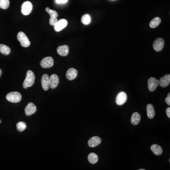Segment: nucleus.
Returning a JSON list of instances; mask_svg holds the SVG:
<instances>
[{
    "label": "nucleus",
    "instance_id": "f257e3e1",
    "mask_svg": "<svg viewBox=\"0 0 170 170\" xmlns=\"http://www.w3.org/2000/svg\"><path fill=\"white\" fill-rule=\"evenodd\" d=\"M35 80V76L34 72L31 70H29L27 71L26 77L24 81L23 86L25 89H27L28 87H31L34 85Z\"/></svg>",
    "mask_w": 170,
    "mask_h": 170
},
{
    "label": "nucleus",
    "instance_id": "aec40b11",
    "mask_svg": "<svg viewBox=\"0 0 170 170\" xmlns=\"http://www.w3.org/2000/svg\"><path fill=\"white\" fill-rule=\"evenodd\" d=\"M161 22V19L159 17H155L151 20L149 24V26L150 28L154 29L158 27Z\"/></svg>",
    "mask_w": 170,
    "mask_h": 170
},
{
    "label": "nucleus",
    "instance_id": "bb28decb",
    "mask_svg": "<svg viewBox=\"0 0 170 170\" xmlns=\"http://www.w3.org/2000/svg\"><path fill=\"white\" fill-rule=\"evenodd\" d=\"M58 21L57 18H53V17H50V20H49V23L51 25L54 26L57 21Z\"/></svg>",
    "mask_w": 170,
    "mask_h": 170
},
{
    "label": "nucleus",
    "instance_id": "f3484780",
    "mask_svg": "<svg viewBox=\"0 0 170 170\" xmlns=\"http://www.w3.org/2000/svg\"><path fill=\"white\" fill-rule=\"evenodd\" d=\"M147 114L148 117L149 119H152L154 118L155 115V113L154 108L152 104H148L147 106Z\"/></svg>",
    "mask_w": 170,
    "mask_h": 170
},
{
    "label": "nucleus",
    "instance_id": "0eeeda50",
    "mask_svg": "<svg viewBox=\"0 0 170 170\" xmlns=\"http://www.w3.org/2000/svg\"><path fill=\"white\" fill-rule=\"evenodd\" d=\"M127 100V96L124 92H121L116 97V103L118 105H122L125 103Z\"/></svg>",
    "mask_w": 170,
    "mask_h": 170
},
{
    "label": "nucleus",
    "instance_id": "5701e85b",
    "mask_svg": "<svg viewBox=\"0 0 170 170\" xmlns=\"http://www.w3.org/2000/svg\"><path fill=\"white\" fill-rule=\"evenodd\" d=\"M91 19L90 16L87 14L83 15L81 18V22L83 24L85 25L89 24L91 22Z\"/></svg>",
    "mask_w": 170,
    "mask_h": 170
},
{
    "label": "nucleus",
    "instance_id": "b1692460",
    "mask_svg": "<svg viewBox=\"0 0 170 170\" xmlns=\"http://www.w3.org/2000/svg\"><path fill=\"white\" fill-rule=\"evenodd\" d=\"M10 6L9 0H0V8L4 10L7 9Z\"/></svg>",
    "mask_w": 170,
    "mask_h": 170
},
{
    "label": "nucleus",
    "instance_id": "4468645a",
    "mask_svg": "<svg viewBox=\"0 0 170 170\" xmlns=\"http://www.w3.org/2000/svg\"><path fill=\"white\" fill-rule=\"evenodd\" d=\"M57 52L62 56H66L69 54V47L67 45L59 46L57 49Z\"/></svg>",
    "mask_w": 170,
    "mask_h": 170
},
{
    "label": "nucleus",
    "instance_id": "393cba45",
    "mask_svg": "<svg viewBox=\"0 0 170 170\" xmlns=\"http://www.w3.org/2000/svg\"><path fill=\"white\" fill-rule=\"evenodd\" d=\"M17 128L18 131L20 132L23 131L27 128V125L23 121H20L17 123Z\"/></svg>",
    "mask_w": 170,
    "mask_h": 170
},
{
    "label": "nucleus",
    "instance_id": "6e6552de",
    "mask_svg": "<svg viewBox=\"0 0 170 170\" xmlns=\"http://www.w3.org/2000/svg\"><path fill=\"white\" fill-rule=\"evenodd\" d=\"M164 45L165 41L163 38H157L154 42L153 48L156 52H160L164 48Z\"/></svg>",
    "mask_w": 170,
    "mask_h": 170
},
{
    "label": "nucleus",
    "instance_id": "20e7f679",
    "mask_svg": "<svg viewBox=\"0 0 170 170\" xmlns=\"http://www.w3.org/2000/svg\"><path fill=\"white\" fill-rule=\"evenodd\" d=\"M33 5L32 3L29 1H26L23 3L21 6V12L24 15L27 16L29 15L32 12Z\"/></svg>",
    "mask_w": 170,
    "mask_h": 170
},
{
    "label": "nucleus",
    "instance_id": "2eb2a0df",
    "mask_svg": "<svg viewBox=\"0 0 170 170\" xmlns=\"http://www.w3.org/2000/svg\"><path fill=\"white\" fill-rule=\"evenodd\" d=\"M159 85L163 87H166L168 86L170 82V75L167 74L164 76L160 79Z\"/></svg>",
    "mask_w": 170,
    "mask_h": 170
},
{
    "label": "nucleus",
    "instance_id": "c85d7f7f",
    "mask_svg": "<svg viewBox=\"0 0 170 170\" xmlns=\"http://www.w3.org/2000/svg\"><path fill=\"white\" fill-rule=\"evenodd\" d=\"M68 0H55V2L58 4L61 3H65L68 2Z\"/></svg>",
    "mask_w": 170,
    "mask_h": 170
},
{
    "label": "nucleus",
    "instance_id": "a211bd4d",
    "mask_svg": "<svg viewBox=\"0 0 170 170\" xmlns=\"http://www.w3.org/2000/svg\"><path fill=\"white\" fill-rule=\"evenodd\" d=\"M140 119H141L140 115L137 112H135L132 115L131 118V122L132 124L136 125L139 123Z\"/></svg>",
    "mask_w": 170,
    "mask_h": 170
},
{
    "label": "nucleus",
    "instance_id": "f03ea898",
    "mask_svg": "<svg viewBox=\"0 0 170 170\" xmlns=\"http://www.w3.org/2000/svg\"><path fill=\"white\" fill-rule=\"evenodd\" d=\"M6 99L9 102L17 103L21 101L22 96L18 92H12L8 93L6 96Z\"/></svg>",
    "mask_w": 170,
    "mask_h": 170
},
{
    "label": "nucleus",
    "instance_id": "4be33fe9",
    "mask_svg": "<svg viewBox=\"0 0 170 170\" xmlns=\"http://www.w3.org/2000/svg\"><path fill=\"white\" fill-rule=\"evenodd\" d=\"M98 156L95 153H92L88 155V160L91 164H95L97 162Z\"/></svg>",
    "mask_w": 170,
    "mask_h": 170
},
{
    "label": "nucleus",
    "instance_id": "c756f323",
    "mask_svg": "<svg viewBox=\"0 0 170 170\" xmlns=\"http://www.w3.org/2000/svg\"><path fill=\"white\" fill-rule=\"evenodd\" d=\"M166 114H167V117L169 118H170V108L168 107L166 109Z\"/></svg>",
    "mask_w": 170,
    "mask_h": 170
},
{
    "label": "nucleus",
    "instance_id": "ddd939ff",
    "mask_svg": "<svg viewBox=\"0 0 170 170\" xmlns=\"http://www.w3.org/2000/svg\"><path fill=\"white\" fill-rule=\"evenodd\" d=\"M77 76H78V71L74 68H70L66 72V78L69 80H74Z\"/></svg>",
    "mask_w": 170,
    "mask_h": 170
},
{
    "label": "nucleus",
    "instance_id": "9d476101",
    "mask_svg": "<svg viewBox=\"0 0 170 170\" xmlns=\"http://www.w3.org/2000/svg\"><path fill=\"white\" fill-rule=\"evenodd\" d=\"M42 86L44 90L47 91L50 87V81L48 75L45 74L42 75L41 80Z\"/></svg>",
    "mask_w": 170,
    "mask_h": 170
},
{
    "label": "nucleus",
    "instance_id": "a878e982",
    "mask_svg": "<svg viewBox=\"0 0 170 170\" xmlns=\"http://www.w3.org/2000/svg\"><path fill=\"white\" fill-rule=\"evenodd\" d=\"M46 11L50 15V17H53V18H57L58 16L57 12L54 10H52L50 9L49 8L47 7L46 8Z\"/></svg>",
    "mask_w": 170,
    "mask_h": 170
},
{
    "label": "nucleus",
    "instance_id": "7c9ffc66",
    "mask_svg": "<svg viewBox=\"0 0 170 170\" xmlns=\"http://www.w3.org/2000/svg\"><path fill=\"white\" fill-rule=\"evenodd\" d=\"M2 74V71L0 69V77L1 76Z\"/></svg>",
    "mask_w": 170,
    "mask_h": 170
},
{
    "label": "nucleus",
    "instance_id": "39448f33",
    "mask_svg": "<svg viewBox=\"0 0 170 170\" xmlns=\"http://www.w3.org/2000/svg\"><path fill=\"white\" fill-rule=\"evenodd\" d=\"M53 64H54V61L52 57H46L44 58L40 62L41 66L45 69H48L53 67Z\"/></svg>",
    "mask_w": 170,
    "mask_h": 170
},
{
    "label": "nucleus",
    "instance_id": "dca6fc26",
    "mask_svg": "<svg viewBox=\"0 0 170 170\" xmlns=\"http://www.w3.org/2000/svg\"><path fill=\"white\" fill-rule=\"evenodd\" d=\"M101 142V138L97 136H95V137L91 138L88 140V144L89 147L93 148V147L98 146Z\"/></svg>",
    "mask_w": 170,
    "mask_h": 170
},
{
    "label": "nucleus",
    "instance_id": "473e14b6",
    "mask_svg": "<svg viewBox=\"0 0 170 170\" xmlns=\"http://www.w3.org/2000/svg\"><path fill=\"white\" fill-rule=\"evenodd\" d=\"M139 170H145V169H139Z\"/></svg>",
    "mask_w": 170,
    "mask_h": 170
},
{
    "label": "nucleus",
    "instance_id": "412c9836",
    "mask_svg": "<svg viewBox=\"0 0 170 170\" xmlns=\"http://www.w3.org/2000/svg\"><path fill=\"white\" fill-rule=\"evenodd\" d=\"M11 48L3 44H0V52L5 55H8L11 53Z\"/></svg>",
    "mask_w": 170,
    "mask_h": 170
},
{
    "label": "nucleus",
    "instance_id": "9b49d317",
    "mask_svg": "<svg viewBox=\"0 0 170 170\" xmlns=\"http://www.w3.org/2000/svg\"><path fill=\"white\" fill-rule=\"evenodd\" d=\"M36 106L32 103H29L25 109V115L27 116H30L31 115L33 114L36 113Z\"/></svg>",
    "mask_w": 170,
    "mask_h": 170
},
{
    "label": "nucleus",
    "instance_id": "cd10ccee",
    "mask_svg": "<svg viewBox=\"0 0 170 170\" xmlns=\"http://www.w3.org/2000/svg\"><path fill=\"white\" fill-rule=\"evenodd\" d=\"M165 102L168 105H170V93H168V96L166 98Z\"/></svg>",
    "mask_w": 170,
    "mask_h": 170
},
{
    "label": "nucleus",
    "instance_id": "423d86ee",
    "mask_svg": "<svg viewBox=\"0 0 170 170\" xmlns=\"http://www.w3.org/2000/svg\"><path fill=\"white\" fill-rule=\"evenodd\" d=\"M158 85V80L155 78L151 77L148 80V88L150 91H154Z\"/></svg>",
    "mask_w": 170,
    "mask_h": 170
},
{
    "label": "nucleus",
    "instance_id": "f8f14e48",
    "mask_svg": "<svg viewBox=\"0 0 170 170\" xmlns=\"http://www.w3.org/2000/svg\"><path fill=\"white\" fill-rule=\"evenodd\" d=\"M50 87L52 89H54L58 86L59 83V79L58 76L56 74H52L49 77Z\"/></svg>",
    "mask_w": 170,
    "mask_h": 170
},
{
    "label": "nucleus",
    "instance_id": "7ed1b4c3",
    "mask_svg": "<svg viewBox=\"0 0 170 170\" xmlns=\"http://www.w3.org/2000/svg\"><path fill=\"white\" fill-rule=\"evenodd\" d=\"M17 38L20 42L21 46L24 47H28L30 45V42L24 32H19L17 35Z\"/></svg>",
    "mask_w": 170,
    "mask_h": 170
},
{
    "label": "nucleus",
    "instance_id": "6ab92c4d",
    "mask_svg": "<svg viewBox=\"0 0 170 170\" xmlns=\"http://www.w3.org/2000/svg\"><path fill=\"white\" fill-rule=\"evenodd\" d=\"M151 150L156 155H160L163 153L162 148L158 144H154L151 147Z\"/></svg>",
    "mask_w": 170,
    "mask_h": 170
},
{
    "label": "nucleus",
    "instance_id": "1a4fd4ad",
    "mask_svg": "<svg viewBox=\"0 0 170 170\" xmlns=\"http://www.w3.org/2000/svg\"><path fill=\"white\" fill-rule=\"evenodd\" d=\"M68 24V22L65 19H61L57 21L56 24L54 25V29L55 31L59 32L64 29Z\"/></svg>",
    "mask_w": 170,
    "mask_h": 170
},
{
    "label": "nucleus",
    "instance_id": "2f4dec72",
    "mask_svg": "<svg viewBox=\"0 0 170 170\" xmlns=\"http://www.w3.org/2000/svg\"><path fill=\"white\" fill-rule=\"evenodd\" d=\"M2 123V121L1 120V119H0V124H1V123Z\"/></svg>",
    "mask_w": 170,
    "mask_h": 170
}]
</instances>
